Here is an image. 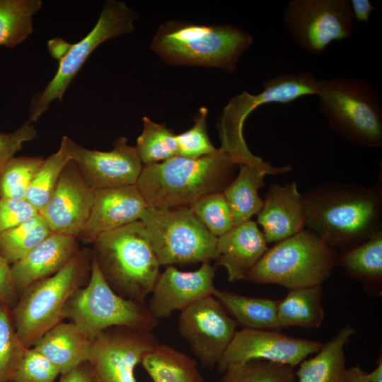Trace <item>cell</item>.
<instances>
[{"mask_svg": "<svg viewBox=\"0 0 382 382\" xmlns=\"http://www.w3.org/2000/svg\"><path fill=\"white\" fill-rule=\"evenodd\" d=\"M302 195L307 229L342 250L359 245L382 230L378 185L325 183Z\"/></svg>", "mask_w": 382, "mask_h": 382, "instance_id": "1", "label": "cell"}, {"mask_svg": "<svg viewBox=\"0 0 382 382\" xmlns=\"http://www.w3.org/2000/svg\"><path fill=\"white\" fill-rule=\"evenodd\" d=\"M237 166L219 149L196 159L178 156L143 166L136 185L148 207H190L206 195L223 192L234 179Z\"/></svg>", "mask_w": 382, "mask_h": 382, "instance_id": "2", "label": "cell"}, {"mask_svg": "<svg viewBox=\"0 0 382 382\" xmlns=\"http://www.w3.org/2000/svg\"><path fill=\"white\" fill-rule=\"evenodd\" d=\"M253 42V36L237 25L169 20L159 25L150 48L170 66L217 68L231 74Z\"/></svg>", "mask_w": 382, "mask_h": 382, "instance_id": "3", "label": "cell"}, {"mask_svg": "<svg viewBox=\"0 0 382 382\" xmlns=\"http://www.w3.org/2000/svg\"><path fill=\"white\" fill-rule=\"evenodd\" d=\"M92 244V256L110 287L124 298L145 301L161 265L144 224L139 220L105 232Z\"/></svg>", "mask_w": 382, "mask_h": 382, "instance_id": "4", "label": "cell"}, {"mask_svg": "<svg viewBox=\"0 0 382 382\" xmlns=\"http://www.w3.org/2000/svg\"><path fill=\"white\" fill-rule=\"evenodd\" d=\"M92 251L81 248L56 274L28 286L11 308L17 334L26 348H31L49 330L63 321L64 306L90 277Z\"/></svg>", "mask_w": 382, "mask_h": 382, "instance_id": "5", "label": "cell"}, {"mask_svg": "<svg viewBox=\"0 0 382 382\" xmlns=\"http://www.w3.org/2000/svg\"><path fill=\"white\" fill-rule=\"evenodd\" d=\"M337 253L307 228L268 248L245 280L289 290L323 285L337 262Z\"/></svg>", "mask_w": 382, "mask_h": 382, "instance_id": "6", "label": "cell"}, {"mask_svg": "<svg viewBox=\"0 0 382 382\" xmlns=\"http://www.w3.org/2000/svg\"><path fill=\"white\" fill-rule=\"evenodd\" d=\"M316 96L337 134L360 146H381L382 98L373 83L363 79H320Z\"/></svg>", "mask_w": 382, "mask_h": 382, "instance_id": "7", "label": "cell"}, {"mask_svg": "<svg viewBox=\"0 0 382 382\" xmlns=\"http://www.w3.org/2000/svg\"><path fill=\"white\" fill-rule=\"evenodd\" d=\"M62 316L91 342L111 327L153 331L158 325L145 301L124 298L110 287L93 256L87 284L69 297Z\"/></svg>", "mask_w": 382, "mask_h": 382, "instance_id": "8", "label": "cell"}, {"mask_svg": "<svg viewBox=\"0 0 382 382\" xmlns=\"http://www.w3.org/2000/svg\"><path fill=\"white\" fill-rule=\"evenodd\" d=\"M262 86V91L257 94L244 91L230 99L217 122L219 149L233 158L238 166L265 162L251 153L245 141L243 126L247 117L264 104L289 103L304 96L317 95L319 80L311 71H303L270 78Z\"/></svg>", "mask_w": 382, "mask_h": 382, "instance_id": "9", "label": "cell"}, {"mask_svg": "<svg viewBox=\"0 0 382 382\" xmlns=\"http://www.w3.org/2000/svg\"><path fill=\"white\" fill-rule=\"evenodd\" d=\"M139 220L148 231L161 265L204 263L218 259L217 237L189 207H147Z\"/></svg>", "mask_w": 382, "mask_h": 382, "instance_id": "10", "label": "cell"}, {"mask_svg": "<svg viewBox=\"0 0 382 382\" xmlns=\"http://www.w3.org/2000/svg\"><path fill=\"white\" fill-rule=\"evenodd\" d=\"M137 18V13L125 2L106 1L93 28L82 40L73 44L67 54L59 62L52 79L43 90L33 96L28 108V120L37 122L54 100L61 102L69 86L92 52L105 41L132 33Z\"/></svg>", "mask_w": 382, "mask_h": 382, "instance_id": "11", "label": "cell"}, {"mask_svg": "<svg viewBox=\"0 0 382 382\" xmlns=\"http://www.w3.org/2000/svg\"><path fill=\"white\" fill-rule=\"evenodd\" d=\"M283 18L295 42L313 54L323 52L333 41L349 38L353 31L349 0H291Z\"/></svg>", "mask_w": 382, "mask_h": 382, "instance_id": "12", "label": "cell"}, {"mask_svg": "<svg viewBox=\"0 0 382 382\" xmlns=\"http://www.w3.org/2000/svg\"><path fill=\"white\" fill-rule=\"evenodd\" d=\"M152 331L111 327L91 342L88 359L96 382H137L135 368L159 344Z\"/></svg>", "mask_w": 382, "mask_h": 382, "instance_id": "13", "label": "cell"}, {"mask_svg": "<svg viewBox=\"0 0 382 382\" xmlns=\"http://www.w3.org/2000/svg\"><path fill=\"white\" fill-rule=\"evenodd\" d=\"M237 323L213 295L180 311L178 329L195 357L208 369L216 367L230 345Z\"/></svg>", "mask_w": 382, "mask_h": 382, "instance_id": "14", "label": "cell"}, {"mask_svg": "<svg viewBox=\"0 0 382 382\" xmlns=\"http://www.w3.org/2000/svg\"><path fill=\"white\" fill-rule=\"evenodd\" d=\"M323 345L319 341L291 337L280 331L243 328L235 332L216 368L223 373L232 365L257 359L294 367L318 352Z\"/></svg>", "mask_w": 382, "mask_h": 382, "instance_id": "15", "label": "cell"}, {"mask_svg": "<svg viewBox=\"0 0 382 382\" xmlns=\"http://www.w3.org/2000/svg\"><path fill=\"white\" fill-rule=\"evenodd\" d=\"M70 159L87 184L94 190L137 184L143 168L135 146L125 137L113 141L112 149L101 151L80 146L64 136Z\"/></svg>", "mask_w": 382, "mask_h": 382, "instance_id": "16", "label": "cell"}, {"mask_svg": "<svg viewBox=\"0 0 382 382\" xmlns=\"http://www.w3.org/2000/svg\"><path fill=\"white\" fill-rule=\"evenodd\" d=\"M94 198L95 190L70 159L51 198L40 214L52 232L77 238L89 218Z\"/></svg>", "mask_w": 382, "mask_h": 382, "instance_id": "17", "label": "cell"}, {"mask_svg": "<svg viewBox=\"0 0 382 382\" xmlns=\"http://www.w3.org/2000/svg\"><path fill=\"white\" fill-rule=\"evenodd\" d=\"M215 267L202 263L195 271L182 272L173 265L161 273L151 291L148 307L158 320L167 318L176 311H182L194 303L212 296Z\"/></svg>", "mask_w": 382, "mask_h": 382, "instance_id": "18", "label": "cell"}, {"mask_svg": "<svg viewBox=\"0 0 382 382\" xmlns=\"http://www.w3.org/2000/svg\"><path fill=\"white\" fill-rule=\"evenodd\" d=\"M148 207L136 185L95 190L89 218L77 237L91 244L100 234L139 221Z\"/></svg>", "mask_w": 382, "mask_h": 382, "instance_id": "19", "label": "cell"}, {"mask_svg": "<svg viewBox=\"0 0 382 382\" xmlns=\"http://www.w3.org/2000/svg\"><path fill=\"white\" fill-rule=\"evenodd\" d=\"M263 200L257 221L267 243H276L305 228L302 195L296 182L271 184Z\"/></svg>", "mask_w": 382, "mask_h": 382, "instance_id": "20", "label": "cell"}, {"mask_svg": "<svg viewBox=\"0 0 382 382\" xmlns=\"http://www.w3.org/2000/svg\"><path fill=\"white\" fill-rule=\"evenodd\" d=\"M80 249L79 241L76 237L52 233L23 257L11 265L12 277L19 296L33 283L61 270Z\"/></svg>", "mask_w": 382, "mask_h": 382, "instance_id": "21", "label": "cell"}, {"mask_svg": "<svg viewBox=\"0 0 382 382\" xmlns=\"http://www.w3.org/2000/svg\"><path fill=\"white\" fill-rule=\"evenodd\" d=\"M268 248L262 231L250 219L217 237L216 265L226 270L228 282L245 279Z\"/></svg>", "mask_w": 382, "mask_h": 382, "instance_id": "22", "label": "cell"}, {"mask_svg": "<svg viewBox=\"0 0 382 382\" xmlns=\"http://www.w3.org/2000/svg\"><path fill=\"white\" fill-rule=\"evenodd\" d=\"M238 167V175L223 191L235 225L250 220L261 209L264 200L259 196L258 190L265 185L266 175L284 174L292 168L291 165L275 167L266 161Z\"/></svg>", "mask_w": 382, "mask_h": 382, "instance_id": "23", "label": "cell"}, {"mask_svg": "<svg viewBox=\"0 0 382 382\" xmlns=\"http://www.w3.org/2000/svg\"><path fill=\"white\" fill-rule=\"evenodd\" d=\"M91 342L73 323L62 321L46 332L33 348L62 375L88 361Z\"/></svg>", "mask_w": 382, "mask_h": 382, "instance_id": "24", "label": "cell"}, {"mask_svg": "<svg viewBox=\"0 0 382 382\" xmlns=\"http://www.w3.org/2000/svg\"><path fill=\"white\" fill-rule=\"evenodd\" d=\"M355 333L350 325L340 328L315 356L299 364L297 382H342L347 370L345 348Z\"/></svg>", "mask_w": 382, "mask_h": 382, "instance_id": "25", "label": "cell"}, {"mask_svg": "<svg viewBox=\"0 0 382 382\" xmlns=\"http://www.w3.org/2000/svg\"><path fill=\"white\" fill-rule=\"evenodd\" d=\"M213 296L243 328L280 331L277 299L250 297L215 289Z\"/></svg>", "mask_w": 382, "mask_h": 382, "instance_id": "26", "label": "cell"}, {"mask_svg": "<svg viewBox=\"0 0 382 382\" xmlns=\"http://www.w3.org/2000/svg\"><path fill=\"white\" fill-rule=\"evenodd\" d=\"M141 364L153 382H204L194 358L166 344L147 352Z\"/></svg>", "mask_w": 382, "mask_h": 382, "instance_id": "27", "label": "cell"}, {"mask_svg": "<svg viewBox=\"0 0 382 382\" xmlns=\"http://www.w3.org/2000/svg\"><path fill=\"white\" fill-rule=\"evenodd\" d=\"M322 296V285L289 290L285 297L278 299L277 319L281 328H318L325 318Z\"/></svg>", "mask_w": 382, "mask_h": 382, "instance_id": "28", "label": "cell"}, {"mask_svg": "<svg viewBox=\"0 0 382 382\" xmlns=\"http://www.w3.org/2000/svg\"><path fill=\"white\" fill-rule=\"evenodd\" d=\"M337 265L343 267L350 277L361 281L366 287L381 289L382 230L359 245L342 250L337 254Z\"/></svg>", "mask_w": 382, "mask_h": 382, "instance_id": "29", "label": "cell"}, {"mask_svg": "<svg viewBox=\"0 0 382 382\" xmlns=\"http://www.w3.org/2000/svg\"><path fill=\"white\" fill-rule=\"evenodd\" d=\"M40 0H0V46L12 48L33 32V16Z\"/></svg>", "mask_w": 382, "mask_h": 382, "instance_id": "30", "label": "cell"}, {"mask_svg": "<svg viewBox=\"0 0 382 382\" xmlns=\"http://www.w3.org/2000/svg\"><path fill=\"white\" fill-rule=\"evenodd\" d=\"M52 233L44 217L38 214L0 234V255L11 265L47 238Z\"/></svg>", "mask_w": 382, "mask_h": 382, "instance_id": "31", "label": "cell"}, {"mask_svg": "<svg viewBox=\"0 0 382 382\" xmlns=\"http://www.w3.org/2000/svg\"><path fill=\"white\" fill-rule=\"evenodd\" d=\"M144 127L135 146L143 166L154 164L178 156L176 134L165 123L158 124L143 117Z\"/></svg>", "mask_w": 382, "mask_h": 382, "instance_id": "32", "label": "cell"}, {"mask_svg": "<svg viewBox=\"0 0 382 382\" xmlns=\"http://www.w3.org/2000/svg\"><path fill=\"white\" fill-rule=\"evenodd\" d=\"M69 160L68 149L62 139L59 150L44 159L25 196V200L39 213L44 209L51 198L62 173Z\"/></svg>", "mask_w": 382, "mask_h": 382, "instance_id": "33", "label": "cell"}, {"mask_svg": "<svg viewBox=\"0 0 382 382\" xmlns=\"http://www.w3.org/2000/svg\"><path fill=\"white\" fill-rule=\"evenodd\" d=\"M43 161L41 156H13L7 161L0 168V197L25 199Z\"/></svg>", "mask_w": 382, "mask_h": 382, "instance_id": "34", "label": "cell"}, {"mask_svg": "<svg viewBox=\"0 0 382 382\" xmlns=\"http://www.w3.org/2000/svg\"><path fill=\"white\" fill-rule=\"evenodd\" d=\"M219 382H296L294 367L266 360L229 366Z\"/></svg>", "mask_w": 382, "mask_h": 382, "instance_id": "35", "label": "cell"}, {"mask_svg": "<svg viewBox=\"0 0 382 382\" xmlns=\"http://www.w3.org/2000/svg\"><path fill=\"white\" fill-rule=\"evenodd\" d=\"M27 349L18 336L11 308L0 304V382H9Z\"/></svg>", "mask_w": 382, "mask_h": 382, "instance_id": "36", "label": "cell"}, {"mask_svg": "<svg viewBox=\"0 0 382 382\" xmlns=\"http://www.w3.org/2000/svg\"><path fill=\"white\" fill-rule=\"evenodd\" d=\"M189 207L202 224L216 237L224 234L235 226L223 192L206 195Z\"/></svg>", "mask_w": 382, "mask_h": 382, "instance_id": "37", "label": "cell"}, {"mask_svg": "<svg viewBox=\"0 0 382 382\" xmlns=\"http://www.w3.org/2000/svg\"><path fill=\"white\" fill-rule=\"evenodd\" d=\"M209 110L201 107L192 117L193 125L187 130L176 134L178 156L196 159L216 153L219 149L211 142L207 129Z\"/></svg>", "mask_w": 382, "mask_h": 382, "instance_id": "38", "label": "cell"}, {"mask_svg": "<svg viewBox=\"0 0 382 382\" xmlns=\"http://www.w3.org/2000/svg\"><path fill=\"white\" fill-rule=\"evenodd\" d=\"M59 369L33 347L28 348L9 382H54Z\"/></svg>", "mask_w": 382, "mask_h": 382, "instance_id": "39", "label": "cell"}, {"mask_svg": "<svg viewBox=\"0 0 382 382\" xmlns=\"http://www.w3.org/2000/svg\"><path fill=\"white\" fill-rule=\"evenodd\" d=\"M40 214L25 199L0 197V234Z\"/></svg>", "mask_w": 382, "mask_h": 382, "instance_id": "40", "label": "cell"}, {"mask_svg": "<svg viewBox=\"0 0 382 382\" xmlns=\"http://www.w3.org/2000/svg\"><path fill=\"white\" fill-rule=\"evenodd\" d=\"M37 137V130L29 120L11 133H0V168L23 148L25 142Z\"/></svg>", "mask_w": 382, "mask_h": 382, "instance_id": "41", "label": "cell"}, {"mask_svg": "<svg viewBox=\"0 0 382 382\" xmlns=\"http://www.w3.org/2000/svg\"><path fill=\"white\" fill-rule=\"evenodd\" d=\"M18 298L19 294L12 277L11 265L0 255V304L12 308Z\"/></svg>", "mask_w": 382, "mask_h": 382, "instance_id": "42", "label": "cell"}, {"mask_svg": "<svg viewBox=\"0 0 382 382\" xmlns=\"http://www.w3.org/2000/svg\"><path fill=\"white\" fill-rule=\"evenodd\" d=\"M59 382H96V378L93 369L87 361L71 371L62 374Z\"/></svg>", "mask_w": 382, "mask_h": 382, "instance_id": "43", "label": "cell"}, {"mask_svg": "<svg viewBox=\"0 0 382 382\" xmlns=\"http://www.w3.org/2000/svg\"><path fill=\"white\" fill-rule=\"evenodd\" d=\"M349 1L353 17L358 22L367 23L371 12L378 10L369 0H351Z\"/></svg>", "mask_w": 382, "mask_h": 382, "instance_id": "44", "label": "cell"}, {"mask_svg": "<svg viewBox=\"0 0 382 382\" xmlns=\"http://www.w3.org/2000/svg\"><path fill=\"white\" fill-rule=\"evenodd\" d=\"M73 44H71L66 40L56 37L48 41V50L52 57L59 60H62L69 52Z\"/></svg>", "mask_w": 382, "mask_h": 382, "instance_id": "45", "label": "cell"}, {"mask_svg": "<svg viewBox=\"0 0 382 382\" xmlns=\"http://www.w3.org/2000/svg\"><path fill=\"white\" fill-rule=\"evenodd\" d=\"M342 382H369L366 372L359 366H354L347 368Z\"/></svg>", "mask_w": 382, "mask_h": 382, "instance_id": "46", "label": "cell"}, {"mask_svg": "<svg viewBox=\"0 0 382 382\" xmlns=\"http://www.w3.org/2000/svg\"><path fill=\"white\" fill-rule=\"evenodd\" d=\"M369 382H382V357L378 358L376 367L370 373H366Z\"/></svg>", "mask_w": 382, "mask_h": 382, "instance_id": "47", "label": "cell"}, {"mask_svg": "<svg viewBox=\"0 0 382 382\" xmlns=\"http://www.w3.org/2000/svg\"></svg>", "mask_w": 382, "mask_h": 382, "instance_id": "48", "label": "cell"}]
</instances>
